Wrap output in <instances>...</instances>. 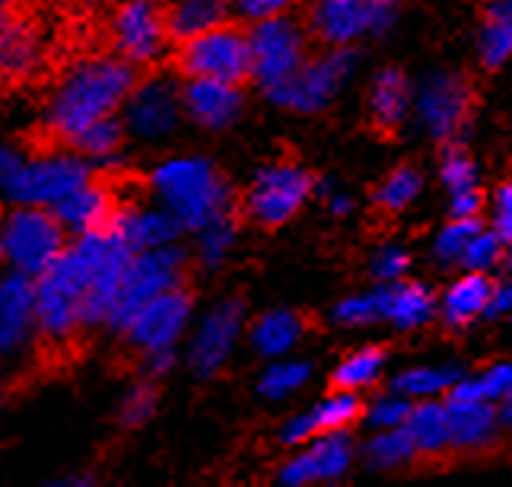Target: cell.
Listing matches in <instances>:
<instances>
[{
  "instance_id": "8d00e7d4",
  "label": "cell",
  "mask_w": 512,
  "mask_h": 487,
  "mask_svg": "<svg viewBox=\"0 0 512 487\" xmlns=\"http://www.w3.org/2000/svg\"><path fill=\"white\" fill-rule=\"evenodd\" d=\"M382 367H385L382 351H376V347H360V351L347 354L338 363V370H334V386L347 389V392L369 389L382 376Z\"/></svg>"
},
{
  "instance_id": "836d02e7",
  "label": "cell",
  "mask_w": 512,
  "mask_h": 487,
  "mask_svg": "<svg viewBox=\"0 0 512 487\" xmlns=\"http://www.w3.org/2000/svg\"><path fill=\"white\" fill-rule=\"evenodd\" d=\"M236 239H239V223L233 220V214H223L217 220L204 223L198 230V239H194V255H198L201 268L207 271L220 268L229 258V252H233Z\"/></svg>"
},
{
  "instance_id": "6da1fadb",
  "label": "cell",
  "mask_w": 512,
  "mask_h": 487,
  "mask_svg": "<svg viewBox=\"0 0 512 487\" xmlns=\"http://www.w3.org/2000/svg\"><path fill=\"white\" fill-rule=\"evenodd\" d=\"M134 83V64L125 58H86L74 64L48 99L45 131L70 144L93 121L109 118L125 106Z\"/></svg>"
},
{
  "instance_id": "b9f144b4",
  "label": "cell",
  "mask_w": 512,
  "mask_h": 487,
  "mask_svg": "<svg viewBox=\"0 0 512 487\" xmlns=\"http://www.w3.org/2000/svg\"><path fill=\"white\" fill-rule=\"evenodd\" d=\"M331 316H334V322H338V325H350V328L382 322V287L341 300L338 306H334Z\"/></svg>"
},
{
  "instance_id": "ac0fdd59",
  "label": "cell",
  "mask_w": 512,
  "mask_h": 487,
  "mask_svg": "<svg viewBox=\"0 0 512 487\" xmlns=\"http://www.w3.org/2000/svg\"><path fill=\"white\" fill-rule=\"evenodd\" d=\"M353 462V446L344 437V430H328L303 443V449L280 468V484L287 487H306L322 481H338Z\"/></svg>"
},
{
  "instance_id": "680465c9",
  "label": "cell",
  "mask_w": 512,
  "mask_h": 487,
  "mask_svg": "<svg viewBox=\"0 0 512 487\" xmlns=\"http://www.w3.org/2000/svg\"><path fill=\"white\" fill-rule=\"evenodd\" d=\"M509 268H512V252H509Z\"/></svg>"
},
{
  "instance_id": "4dcf8cb0",
  "label": "cell",
  "mask_w": 512,
  "mask_h": 487,
  "mask_svg": "<svg viewBox=\"0 0 512 487\" xmlns=\"http://www.w3.org/2000/svg\"><path fill=\"white\" fill-rule=\"evenodd\" d=\"M404 433H408L414 449L423 452V456H436V452L449 449L452 437H449V411H446V405L436 402V398H423L420 405L411 408L408 421H404Z\"/></svg>"
},
{
  "instance_id": "cb8c5ba5",
  "label": "cell",
  "mask_w": 512,
  "mask_h": 487,
  "mask_svg": "<svg viewBox=\"0 0 512 487\" xmlns=\"http://www.w3.org/2000/svg\"><path fill=\"white\" fill-rule=\"evenodd\" d=\"M42 64V42L39 32L26 20H13L0 29V83L26 80L39 71Z\"/></svg>"
},
{
  "instance_id": "3957f363",
  "label": "cell",
  "mask_w": 512,
  "mask_h": 487,
  "mask_svg": "<svg viewBox=\"0 0 512 487\" xmlns=\"http://www.w3.org/2000/svg\"><path fill=\"white\" fill-rule=\"evenodd\" d=\"M77 262L86 274V297H83V328L109 325L112 306L118 300L121 277L131 262L134 249L121 239L112 226H99V230L80 233L70 246Z\"/></svg>"
},
{
  "instance_id": "9a60e30c",
  "label": "cell",
  "mask_w": 512,
  "mask_h": 487,
  "mask_svg": "<svg viewBox=\"0 0 512 487\" xmlns=\"http://www.w3.org/2000/svg\"><path fill=\"white\" fill-rule=\"evenodd\" d=\"M245 332V306L239 300H220L204 312L188 344V367L194 376H217L226 360L233 357L236 344Z\"/></svg>"
},
{
  "instance_id": "db71d44e",
  "label": "cell",
  "mask_w": 512,
  "mask_h": 487,
  "mask_svg": "<svg viewBox=\"0 0 512 487\" xmlns=\"http://www.w3.org/2000/svg\"><path fill=\"white\" fill-rule=\"evenodd\" d=\"M175 367V351H153V354H144V370L147 376H166L169 370Z\"/></svg>"
},
{
  "instance_id": "44dd1931",
  "label": "cell",
  "mask_w": 512,
  "mask_h": 487,
  "mask_svg": "<svg viewBox=\"0 0 512 487\" xmlns=\"http://www.w3.org/2000/svg\"><path fill=\"white\" fill-rule=\"evenodd\" d=\"M360 398L357 392H347V389H338L331 392L328 398H322L319 405L290 417V421L280 427V440L290 443V446H303L306 440L319 437V433H328V430H347L353 421L360 417Z\"/></svg>"
},
{
  "instance_id": "2e32d148",
  "label": "cell",
  "mask_w": 512,
  "mask_h": 487,
  "mask_svg": "<svg viewBox=\"0 0 512 487\" xmlns=\"http://www.w3.org/2000/svg\"><path fill=\"white\" fill-rule=\"evenodd\" d=\"M115 55L128 64H150L166 51V10L156 0H125L112 20Z\"/></svg>"
},
{
  "instance_id": "8fae6325",
  "label": "cell",
  "mask_w": 512,
  "mask_h": 487,
  "mask_svg": "<svg viewBox=\"0 0 512 487\" xmlns=\"http://www.w3.org/2000/svg\"><path fill=\"white\" fill-rule=\"evenodd\" d=\"M315 191V179L303 166L293 163H274L258 169L249 191H245V214L258 226H284L290 223L299 207H303Z\"/></svg>"
},
{
  "instance_id": "ab89813d",
  "label": "cell",
  "mask_w": 512,
  "mask_h": 487,
  "mask_svg": "<svg viewBox=\"0 0 512 487\" xmlns=\"http://www.w3.org/2000/svg\"><path fill=\"white\" fill-rule=\"evenodd\" d=\"M420 185H423L420 172L414 166H401L376 188V204L382 211H404V207H411L417 201Z\"/></svg>"
},
{
  "instance_id": "7a4b0ae2",
  "label": "cell",
  "mask_w": 512,
  "mask_h": 487,
  "mask_svg": "<svg viewBox=\"0 0 512 487\" xmlns=\"http://www.w3.org/2000/svg\"><path fill=\"white\" fill-rule=\"evenodd\" d=\"M150 188L166 211L182 223V230L191 233L233 211L226 179L204 156H172L160 163L150 176Z\"/></svg>"
},
{
  "instance_id": "f907efd6",
  "label": "cell",
  "mask_w": 512,
  "mask_h": 487,
  "mask_svg": "<svg viewBox=\"0 0 512 487\" xmlns=\"http://www.w3.org/2000/svg\"><path fill=\"white\" fill-rule=\"evenodd\" d=\"M481 211V191L478 188H465L452 195V217H478Z\"/></svg>"
},
{
  "instance_id": "d6a6232c",
  "label": "cell",
  "mask_w": 512,
  "mask_h": 487,
  "mask_svg": "<svg viewBox=\"0 0 512 487\" xmlns=\"http://www.w3.org/2000/svg\"><path fill=\"white\" fill-rule=\"evenodd\" d=\"M478 51L484 67H503L512 58V0H490Z\"/></svg>"
},
{
  "instance_id": "f1b7e54d",
  "label": "cell",
  "mask_w": 512,
  "mask_h": 487,
  "mask_svg": "<svg viewBox=\"0 0 512 487\" xmlns=\"http://www.w3.org/2000/svg\"><path fill=\"white\" fill-rule=\"evenodd\" d=\"M433 297L423 284H382V319L398 328H420L433 319Z\"/></svg>"
},
{
  "instance_id": "4316f807",
  "label": "cell",
  "mask_w": 512,
  "mask_h": 487,
  "mask_svg": "<svg viewBox=\"0 0 512 487\" xmlns=\"http://www.w3.org/2000/svg\"><path fill=\"white\" fill-rule=\"evenodd\" d=\"M411 102H414L411 83L401 71L388 67V71L376 74L373 90H369V112H373V121L379 128H385V131L398 128L401 121L408 118Z\"/></svg>"
},
{
  "instance_id": "6f0895ef",
  "label": "cell",
  "mask_w": 512,
  "mask_h": 487,
  "mask_svg": "<svg viewBox=\"0 0 512 487\" xmlns=\"http://www.w3.org/2000/svg\"><path fill=\"white\" fill-rule=\"evenodd\" d=\"M500 405H503V408L497 411V414H500V421H506V424L512 427V395H506Z\"/></svg>"
},
{
  "instance_id": "60d3db41",
  "label": "cell",
  "mask_w": 512,
  "mask_h": 487,
  "mask_svg": "<svg viewBox=\"0 0 512 487\" xmlns=\"http://www.w3.org/2000/svg\"><path fill=\"white\" fill-rule=\"evenodd\" d=\"M478 217H452L449 226H443L433 242V255L443 265H462V255L468 249V239L478 233Z\"/></svg>"
},
{
  "instance_id": "277c9868",
  "label": "cell",
  "mask_w": 512,
  "mask_h": 487,
  "mask_svg": "<svg viewBox=\"0 0 512 487\" xmlns=\"http://www.w3.org/2000/svg\"><path fill=\"white\" fill-rule=\"evenodd\" d=\"M86 274L77 255L64 249L39 277H35V332L45 341L61 344L83 328Z\"/></svg>"
},
{
  "instance_id": "ee69618b",
  "label": "cell",
  "mask_w": 512,
  "mask_h": 487,
  "mask_svg": "<svg viewBox=\"0 0 512 487\" xmlns=\"http://www.w3.org/2000/svg\"><path fill=\"white\" fill-rule=\"evenodd\" d=\"M156 402H160V395H156V389L150 386V382H137V386L121 398L118 421L125 427H144L156 414Z\"/></svg>"
},
{
  "instance_id": "e0dca14e",
  "label": "cell",
  "mask_w": 512,
  "mask_h": 487,
  "mask_svg": "<svg viewBox=\"0 0 512 487\" xmlns=\"http://www.w3.org/2000/svg\"><path fill=\"white\" fill-rule=\"evenodd\" d=\"M411 109L420 128L436 141H449L465 128L471 112V90L462 77L455 74H430L417 86Z\"/></svg>"
},
{
  "instance_id": "1f68e13d",
  "label": "cell",
  "mask_w": 512,
  "mask_h": 487,
  "mask_svg": "<svg viewBox=\"0 0 512 487\" xmlns=\"http://www.w3.org/2000/svg\"><path fill=\"white\" fill-rule=\"evenodd\" d=\"M121 144H125V121H118L115 115L93 121L90 128H83L70 147H74L86 163L99 169H112L121 160Z\"/></svg>"
},
{
  "instance_id": "816d5d0a",
  "label": "cell",
  "mask_w": 512,
  "mask_h": 487,
  "mask_svg": "<svg viewBox=\"0 0 512 487\" xmlns=\"http://www.w3.org/2000/svg\"><path fill=\"white\" fill-rule=\"evenodd\" d=\"M20 163H23V156L13 147H0V198H7V188L16 176V169H20Z\"/></svg>"
},
{
  "instance_id": "f546056e",
  "label": "cell",
  "mask_w": 512,
  "mask_h": 487,
  "mask_svg": "<svg viewBox=\"0 0 512 487\" xmlns=\"http://www.w3.org/2000/svg\"><path fill=\"white\" fill-rule=\"evenodd\" d=\"M490 293H493V284L487 281L484 271H468L465 277H458V281L446 290L443 297V319L449 325H468L478 316H487V306H490Z\"/></svg>"
},
{
  "instance_id": "7402d4cb",
  "label": "cell",
  "mask_w": 512,
  "mask_h": 487,
  "mask_svg": "<svg viewBox=\"0 0 512 487\" xmlns=\"http://www.w3.org/2000/svg\"><path fill=\"white\" fill-rule=\"evenodd\" d=\"M109 226L134 252L172 246V242H179V236L185 233L182 223L175 220L172 211H166L163 204L160 207H131V204L118 207Z\"/></svg>"
},
{
  "instance_id": "ba28073f",
  "label": "cell",
  "mask_w": 512,
  "mask_h": 487,
  "mask_svg": "<svg viewBox=\"0 0 512 487\" xmlns=\"http://www.w3.org/2000/svg\"><path fill=\"white\" fill-rule=\"evenodd\" d=\"M398 20V0H315L309 26L328 48L376 39Z\"/></svg>"
},
{
  "instance_id": "e575fe53",
  "label": "cell",
  "mask_w": 512,
  "mask_h": 487,
  "mask_svg": "<svg viewBox=\"0 0 512 487\" xmlns=\"http://www.w3.org/2000/svg\"><path fill=\"white\" fill-rule=\"evenodd\" d=\"M458 379H462V373L455 367H414L408 373H401L392 386L395 392L408 395L411 402H423V398H436L449 392Z\"/></svg>"
},
{
  "instance_id": "52a82bcc",
  "label": "cell",
  "mask_w": 512,
  "mask_h": 487,
  "mask_svg": "<svg viewBox=\"0 0 512 487\" xmlns=\"http://www.w3.org/2000/svg\"><path fill=\"white\" fill-rule=\"evenodd\" d=\"M353 67H357V55L353 48H331L319 58H306V64L287 80L274 86L268 96L274 106L290 109V112H322L331 106V99L344 90V83L350 80Z\"/></svg>"
},
{
  "instance_id": "d4e9b609",
  "label": "cell",
  "mask_w": 512,
  "mask_h": 487,
  "mask_svg": "<svg viewBox=\"0 0 512 487\" xmlns=\"http://www.w3.org/2000/svg\"><path fill=\"white\" fill-rule=\"evenodd\" d=\"M449 411V437L455 449H481L497 433L500 414L490 402L481 398H452L446 402Z\"/></svg>"
},
{
  "instance_id": "7c38bea8",
  "label": "cell",
  "mask_w": 512,
  "mask_h": 487,
  "mask_svg": "<svg viewBox=\"0 0 512 487\" xmlns=\"http://www.w3.org/2000/svg\"><path fill=\"white\" fill-rule=\"evenodd\" d=\"M249 45H252V77L258 80L264 93L287 83L306 64V32L287 13L252 23Z\"/></svg>"
},
{
  "instance_id": "7bdbcfd3",
  "label": "cell",
  "mask_w": 512,
  "mask_h": 487,
  "mask_svg": "<svg viewBox=\"0 0 512 487\" xmlns=\"http://www.w3.org/2000/svg\"><path fill=\"white\" fill-rule=\"evenodd\" d=\"M503 246H506V242L497 233H493V230H481V226H478V233L468 239V249L462 255V265L468 271H484L487 274L493 265H500Z\"/></svg>"
},
{
  "instance_id": "c3c4849f",
  "label": "cell",
  "mask_w": 512,
  "mask_h": 487,
  "mask_svg": "<svg viewBox=\"0 0 512 487\" xmlns=\"http://www.w3.org/2000/svg\"><path fill=\"white\" fill-rule=\"evenodd\" d=\"M299 0H233V10L249 23L271 20V16H284L290 13Z\"/></svg>"
},
{
  "instance_id": "ffe728a7",
  "label": "cell",
  "mask_w": 512,
  "mask_h": 487,
  "mask_svg": "<svg viewBox=\"0 0 512 487\" xmlns=\"http://www.w3.org/2000/svg\"><path fill=\"white\" fill-rule=\"evenodd\" d=\"M35 332V277L13 271L0 281V357H10L16 347Z\"/></svg>"
},
{
  "instance_id": "484cf974",
  "label": "cell",
  "mask_w": 512,
  "mask_h": 487,
  "mask_svg": "<svg viewBox=\"0 0 512 487\" xmlns=\"http://www.w3.org/2000/svg\"><path fill=\"white\" fill-rule=\"evenodd\" d=\"M306 322L293 309H271L255 319L249 341L261 357H287L303 341Z\"/></svg>"
},
{
  "instance_id": "83f0119b",
  "label": "cell",
  "mask_w": 512,
  "mask_h": 487,
  "mask_svg": "<svg viewBox=\"0 0 512 487\" xmlns=\"http://www.w3.org/2000/svg\"><path fill=\"white\" fill-rule=\"evenodd\" d=\"M229 10H233V0H175L166 10L169 39L185 42L191 36H201V32L226 23Z\"/></svg>"
},
{
  "instance_id": "f6af8a7d",
  "label": "cell",
  "mask_w": 512,
  "mask_h": 487,
  "mask_svg": "<svg viewBox=\"0 0 512 487\" xmlns=\"http://www.w3.org/2000/svg\"><path fill=\"white\" fill-rule=\"evenodd\" d=\"M411 398L401 395V392H392V395H382L376 398L373 405H369L366 411V421L373 430H392V427H404V421H408L411 414Z\"/></svg>"
},
{
  "instance_id": "f35d334b",
  "label": "cell",
  "mask_w": 512,
  "mask_h": 487,
  "mask_svg": "<svg viewBox=\"0 0 512 487\" xmlns=\"http://www.w3.org/2000/svg\"><path fill=\"white\" fill-rule=\"evenodd\" d=\"M312 367L303 360H277L264 370L261 382H258V392L271 402H280V398H290L293 392H299L309 382Z\"/></svg>"
},
{
  "instance_id": "9f6ffc18",
  "label": "cell",
  "mask_w": 512,
  "mask_h": 487,
  "mask_svg": "<svg viewBox=\"0 0 512 487\" xmlns=\"http://www.w3.org/2000/svg\"><path fill=\"white\" fill-rule=\"evenodd\" d=\"M16 16V0H0V29Z\"/></svg>"
},
{
  "instance_id": "bcb514c9",
  "label": "cell",
  "mask_w": 512,
  "mask_h": 487,
  "mask_svg": "<svg viewBox=\"0 0 512 487\" xmlns=\"http://www.w3.org/2000/svg\"><path fill=\"white\" fill-rule=\"evenodd\" d=\"M439 176H443V185L452 191H465V188H478V166L468 153L462 150H449L443 156V166H439Z\"/></svg>"
},
{
  "instance_id": "8992f818",
  "label": "cell",
  "mask_w": 512,
  "mask_h": 487,
  "mask_svg": "<svg viewBox=\"0 0 512 487\" xmlns=\"http://www.w3.org/2000/svg\"><path fill=\"white\" fill-rule=\"evenodd\" d=\"M182 281H185V252L175 246V242L160 249L134 252L125 268V277H121V290L112 306L109 328L125 332V325L131 322V316L140 306L172 287H182Z\"/></svg>"
},
{
  "instance_id": "74e56055",
  "label": "cell",
  "mask_w": 512,
  "mask_h": 487,
  "mask_svg": "<svg viewBox=\"0 0 512 487\" xmlns=\"http://www.w3.org/2000/svg\"><path fill=\"white\" fill-rule=\"evenodd\" d=\"M417 456V449L411 443V437L404 433V427H392V430H376L373 440L366 443V462L373 468H401L408 465Z\"/></svg>"
},
{
  "instance_id": "7dc6e473",
  "label": "cell",
  "mask_w": 512,
  "mask_h": 487,
  "mask_svg": "<svg viewBox=\"0 0 512 487\" xmlns=\"http://www.w3.org/2000/svg\"><path fill=\"white\" fill-rule=\"evenodd\" d=\"M408 268H411V255H408V249H401V246H382L373 255V262H369V274H373L379 284L401 281V277L408 274Z\"/></svg>"
},
{
  "instance_id": "f5cc1de1",
  "label": "cell",
  "mask_w": 512,
  "mask_h": 487,
  "mask_svg": "<svg viewBox=\"0 0 512 487\" xmlns=\"http://www.w3.org/2000/svg\"><path fill=\"white\" fill-rule=\"evenodd\" d=\"M487 316H512V277L506 284L493 287L490 293V306H487Z\"/></svg>"
},
{
  "instance_id": "5bb4252c",
  "label": "cell",
  "mask_w": 512,
  "mask_h": 487,
  "mask_svg": "<svg viewBox=\"0 0 512 487\" xmlns=\"http://www.w3.org/2000/svg\"><path fill=\"white\" fill-rule=\"evenodd\" d=\"M188 328H191V297L188 290L172 287L140 306L121 335L128 338L134 351L153 354V351H175V344L185 338Z\"/></svg>"
},
{
  "instance_id": "603a6c76",
  "label": "cell",
  "mask_w": 512,
  "mask_h": 487,
  "mask_svg": "<svg viewBox=\"0 0 512 487\" xmlns=\"http://www.w3.org/2000/svg\"><path fill=\"white\" fill-rule=\"evenodd\" d=\"M55 211V217L61 220V226L67 233H90V230H99V226H109L118 204H115V195L109 185L102 182H83L80 188H74L70 195L51 207Z\"/></svg>"
},
{
  "instance_id": "4fadbf2b",
  "label": "cell",
  "mask_w": 512,
  "mask_h": 487,
  "mask_svg": "<svg viewBox=\"0 0 512 487\" xmlns=\"http://www.w3.org/2000/svg\"><path fill=\"white\" fill-rule=\"evenodd\" d=\"M125 128L137 141H166L169 134L179 128V118L185 115L182 109V90L179 83L166 74H156L134 83V90L128 93L125 106Z\"/></svg>"
},
{
  "instance_id": "11a10c76",
  "label": "cell",
  "mask_w": 512,
  "mask_h": 487,
  "mask_svg": "<svg viewBox=\"0 0 512 487\" xmlns=\"http://www.w3.org/2000/svg\"><path fill=\"white\" fill-rule=\"evenodd\" d=\"M322 195H325L328 211H331V214H338V217H344V214L350 211V204H353L350 195H344V191H341V188H334V185H331V188H322Z\"/></svg>"
},
{
  "instance_id": "9c48e42d",
  "label": "cell",
  "mask_w": 512,
  "mask_h": 487,
  "mask_svg": "<svg viewBox=\"0 0 512 487\" xmlns=\"http://www.w3.org/2000/svg\"><path fill=\"white\" fill-rule=\"evenodd\" d=\"M179 67L185 77H207V80H226L242 83L252 77V45L249 32H242L229 23L191 36L182 42Z\"/></svg>"
},
{
  "instance_id": "5b68a950",
  "label": "cell",
  "mask_w": 512,
  "mask_h": 487,
  "mask_svg": "<svg viewBox=\"0 0 512 487\" xmlns=\"http://www.w3.org/2000/svg\"><path fill=\"white\" fill-rule=\"evenodd\" d=\"M67 230L51 207L16 204L0 223V258L20 274L39 277L67 249Z\"/></svg>"
},
{
  "instance_id": "30bf717a",
  "label": "cell",
  "mask_w": 512,
  "mask_h": 487,
  "mask_svg": "<svg viewBox=\"0 0 512 487\" xmlns=\"http://www.w3.org/2000/svg\"><path fill=\"white\" fill-rule=\"evenodd\" d=\"M90 179L93 166L80 153H42L20 163L7 188V201L29 207H55Z\"/></svg>"
},
{
  "instance_id": "d6986e66",
  "label": "cell",
  "mask_w": 512,
  "mask_h": 487,
  "mask_svg": "<svg viewBox=\"0 0 512 487\" xmlns=\"http://www.w3.org/2000/svg\"><path fill=\"white\" fill-rule=\"evenodd\" d=\"M182 109L198 128L223 131L239 121L245 109V96L239 90V83L188 77V83L182 86Z\"/></svg>"
},
{
  "instance_id": "681fc988",
  "label": "cell",
  "mask_w": 512,
  "mask_h": 487,
  "mask_svg": "<svg viewBox=\"0 0 512 487\" xmlns=\"http://www.w3.org/2000/svg\"><path fill=\"white\" fill-rule=\"evenodd\" d=\"M493 233L512 246V182L500 185L493 195Z\"/></svg>"
},
{
  "instance_id": "d590c367",
  "label": "cell",
  "mask_w": 512,
  "mask_h": 487,
  "mask_svg": "<svg viewBox=\"0 0 512 487\" xmlns=\"http://www.w3.org/2000/svg\"><path fill=\"white\" fill-rule=\"evenodd\" d=\"M452 398H481V402L500 405L506 395H512V363H493L490 370L471 376V379H458L449 389Z\"/></svg>"
}]
</instances>
